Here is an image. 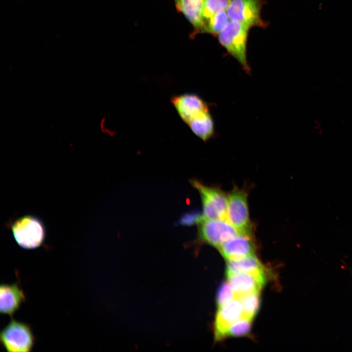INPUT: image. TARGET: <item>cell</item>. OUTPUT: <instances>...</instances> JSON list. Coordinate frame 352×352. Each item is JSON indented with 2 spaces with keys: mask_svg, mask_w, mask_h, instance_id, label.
I'll list each match as a JSON object with an SVG mask.
<instances>
[{
  "mask_svg": "<svg viewBox=\"0 0 352 352\" xmlns=\"http://www.w3.org/2000/svg\"><path fill=\"white\" fill-rule=\"evenodd\" d=\"M177 11L182 14L191 24L193 30L191 38L205 32V23L203 17L204 0H174Z\"/></svg>",
  "mask_w": 352,
  "mask_h": 352,
  "instance_id": "obj_11",
  "label": "cell"
},
{
  "mask_svg": "<svg viewBox=\"0 0 352 352\" xmlns=\"http://www.w3.org/2000/svg\"><path fill=\"white\" fill-rule=\"evenodd\" d=\"M26 300L18 283L2 284L0 286V312L12 316Z\"/></svg>",
  "mask_w": 352,
  "mask_h": 352,
  "instance_id": "obj_13",
  "label": "cell"
},
{
  "mask_svg": "<svg viewBox=\"0 0 352 352\" xmlns=\"http://www.w3.org/2000/svg\"><path fill=\"white\" fill-rule=\"evenodd\" d=\"M236 297V294L228 282H224L220 285L217 293V305L220 308Z\"/></svg>",
  "mask_w": 352,
  "mask_h": 352,
  "instance_id": "obj_19",
  "label": "cell"
},
{
  "mask_svg": "<svg viewBox=\"0 0 352 352\" xmlns=\"http://www.w3.org/2000/svg\"><path fill=\"white\" fill-rule=\"evenodd\" d=\"M249 29L244 24L230 21L218 35L220 44L238 62L248 74H251V68L247 58Z\"/></svg>",
  "mask_w": 352,
  "mask_h": 352,
  "instance_id": "obj_2",
  "label": "cell"
},
{
  "mask_svg": "<svg viewBox=\"0 0 352 352\" xmlns=\"http://www.w3.org/2000/svg\"><path fill=\"white\" fill-rule=\"evenodd\" d=\"M229 22V19L226 11L219 12L208 22L206 27V32L213 35H218Z\"/></svg>",
  "mask_w": 352,
  "mask_h": 352,
  "instance_id": "obj_17",
  "label": "cell"
},
{
  "mask_svg": "<svg viewBox=\"0 0 352 352\" xmlns=\"http://www.w3.org/2000/svg\"><path fill=\"white\" fill-rule=\"evenodd\" d=\"M203 219L202 213L198 211H191L184 214L177 223L183 226H191L198 224Z\"/></svg>",
  "mask_w": 352,
  "mask_h": 352,
  "instance_id": "obj_20",
  "label": "cell"
},
{
  "mask_svg": "<svg viewBox=\"0 0 352 352\" xmlns=\"http://www.w3.org/2000/svg\"><path fill=\"white\" fill-rule=\"evenodd\" d=\"M244 317L242 307L240 299L236 297L219 308L215 324V337L216 340L226 337V333L231 325Z\"/></svg>",
  "mask_w": 352,
  "mask_h": 352,
  "instance_id": "obj_9",
  "label": "cell"
},
{
  "mask_svg": "<svg viewBox=\"0 0 352 352\" xmlns=\"http://www.w3.org/2000/svg\"><path fill=\"white\" fill-rule=\"evenodd\" d=\"M227 220L240 233L252 235L246 192L235 188L228 196Z\"/></svg>",
  "mask_w": 352,
  "mask_h": 352,
  "instance_id": "obj_6",
  "label": "cell"
},
{
  "mask_svg": "<svg viewBox=\"0 0 352 352\" xmlns=\"http://www.w3.org/2000/svg\"><path fill=\"white\" fill-rule=\"evenodd\" d=\"M262 0H230L226 10L230 21L240 22L248 28L265 27L261 17Z\"/></svg>",
  "mask_w": 352,
  "mask_h": 352,
  "instance_id": "obj_7",
  "label": "cell"
},
{
  "mask_svg": "<svg viewBox=\"0 0 352 352\" xmlns=\"http://www.w3.org/2000/svg\"><path fill=\"white\" fill-rule=\"evenodd\" d=\"M227 281L236 297L260 292L265 282L264 272L237 273L227 275Z\"/></svg>",
  "mask_w": 352,
  "mask_h": 352,
  "instance_id": "obj_12",
  "label": "cell"
},
{
  "mask_svg": "<svg viewBox=\"0 0 352 352\" xmlns=\"http://www.w3.org/2000/svg\"><path fill=\"white\" fill-rule=\"evenodd\" d=\"M227 262L254 255L255 245L252 235L239 233L222 243L218 248Z\"/></svg>",
  "mask_w": 352,
  "mask_h": 352,
  "instance_id": "obj_10",
  "label": "cell"
},
{
  "mask_svg": "<svg viewBox=\"0 0 352 352\" xmlns=\"http://www.w3.org/2000/svg\"><path fill=\"white\" fill-rule=\"evenodd\" d=\"M190 182L200 196L203 218L227 220L228 197L219 188L206 186L196 179Z\"/></svg>",
  "mask_w": 352,
  "mask_h": 352,
  "instance_id": "obj_5",
  "label": "cell"
},
{
  "mask_svg": "<svg viewBox=\"0 0 352 352\" xmlns=\"http://www.w3.org/2000/svg\"><path fill=\"white\" fill-rule=\"evenodd\" d=\"M198 225V239L217 248L240 233L227 220L203 218Z\"/></svg>",
  "mask_w": 352,
  "mask_h": 352,
  "instance_id": "obj_8",
  "label": "cell"
},
{
  "mask_svg": "<svg viewBox=\"0 0 352 352\" xmlns=\"http://www.w3.org/2000/svg\"><path fill=\"white\" fill-rule=\"evenodd\" d=\"M261 272H264V267L255 254L238 260L228 261L226 267L227 275Z\"/></svg>",
  "mask_w": 352,
  "mask_h": 352,
  "instance_id": "obj_14",
  "label": "cell"
},
{
  "mask_svg": "<svg viewBox=\"0 0 352 352\" xmlns=\"http://www.w3.org/2000/svg\"><path fill=\"white\" fill-rule=\"evenodd\" d=\"M14 238L21 247L32 249L41 246L45 239V231L42 221L27 215L16 220L12 224Z\"/></svg>",
  "mask_w": 352,
  "mask_h": 352,
  "instance_id": "obj_3",
  "label": "cell"
},
{
  "mask_svg": "<svg viewBox=\"0 0 352 352\" xmlns=\"http://www.w3.org/2000/svg\"><path fill=\"white\" fill-rule=\"evenodd\" d=\"M35 338L31 326L12 319L1 330L0 341L9 352H29L35 344Z\"/></svg>",
  "mask_w": 352,
  "mask_h": 352,
  "instance_id": "obj_4",
  "label": "cell"
},
{
  "mask_svg": "<svg viewBox=\"0 0 352 352\" xmlns=\"http://www.w3.org/2000/svg\"><path fill=\"white\" fill-rule=\"evenodd\" d=\"M260 292L250 293L238 297L242 304L243 317L253 320L260 306Z\"/></svg>",
  "mask_w": 352,
  "mask_h": 352,
  "instance_id": "obj_15",
  "label": "cell"
},
{
  "mask_svg": "<svg viewBox=\"0 0 352 352\" xmlns=\"http://www.w3.org/2000/svg\"><path fill=\"white\" fill-rule=\"evenodd\" d=\"M252 320L242 317L235 322L228 328L226 337L227 336H241L247 334L251 327Z\"/></svg>",
  "mask_w": 352,
  "mask_h": 352,
  "instance_id": "obj_18",
  "label": "cell"
},
{
  "mask_svg": "<svg viewBox=\"0 0 352 352\" xmlns=\"http://www.w3.org/2000/svg\"><path fill=\"white\" fill-rule=\"evenodd\" d=\"M229 2L230 0H204L203 17L206 27L208 22L212 17L219 12L226 10Z\"/></svg>",
  "mask_w": 352,
  "mask_h": 352,
  "instance_id": "obj_16",
  "label": "cell"
},
{
  "mask_svg": "<svg viewBox=\"0 0 352 352\" xmlns=\"http://www.w3.org/2000/svg\"><path fill=\"white\" fill-rule=\"evenodd\" d=\"M170 101L181 120L196 136L204 142L214 137V119L207 103L201 97L184 92L172 95Z\"/></svg>",
  "mask_w": 352,
  "mask_h": 352,
  "instance_id": "obj_1",
  "label": "cell"
}]
</instances>
